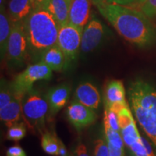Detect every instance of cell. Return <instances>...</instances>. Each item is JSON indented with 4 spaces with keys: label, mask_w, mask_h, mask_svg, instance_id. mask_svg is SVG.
I'll return each mask as SVG.
<instances>
[{
    "label": "cell",
    "mask_w": 156,
    "mask_h": 156,
    "mask_svg": "<svg viewBox=\"0 0 156 156\" xmlns=\"http://www.w3.org/2000/svg\"><path fill=\"white\" fill-rule=\"evenodd\" d=\"M52 69L43 62L28 66L22 73L18 74L11 83L13 93L25 96L33 89L34 84L41 80H50L52 77Z\"/></svg>",
    "instance_id": "obj_5"
},
{
    "label": "cell",
    "mask_w": 156,
    "mask_h": 156,
    "mask_svg": "<svg viewBox=\"0 0 156 156\" xmlns=\"http://www.w3.org/2000/svg\"><path fill=\"white\" fill-rule=\"evenodd\" d=\"M93 156H110L108 145L106 139L99 138L95 140Z\"/></svg>",
    "instance_id": "obj_23"
},
{
    "label": "cell",
    "mask_w": 156,
    "mask_h": 156,
    "mask_svg": "<svg viewBox=\"0 0 156 156\" xmlns=\"http://www.w3.org/2000/svg\"><path fill=\"white\" fill-rule=\"evenodd\" d=\"M26 135V128L24 123L17 122L9 126L7 132V138L12 141H19Z\"/></svg>",
    "instance_id": "obj_21"
},
{
    "label": "cell",
    "mask_w": 156,
    "mask_h": 156,
    "mask_svg": "<svg viewBox=\"0 0 156 156\" xmlns=\"http://www.w3.org/2000/svg\"><path fill=\"white\" fill-rule=\"evenodd\" d=\"M104 126H107L116 132H120V126L117 114L110 109L105 108Z\"/></svg>",
    "instance_id": "obj_22"
},
{
    "label": "cell",
    "mask_w": 156,
    "mask_h": 156,
    "mask_svg": "<svg viewBox=\"0 0 156 156\" xmlns=\"http://www.w3.org/2000/svg\"><path fill=\"white\" fill-rule=\"evenodd\" d=\"M62 142L50 132L44 133L41 137V147L45 153L51 155H59Z\"/></svg>",
    "instance_id": "obj_19"
},
{
    "label": "cell",
    "mask_w": 156,
    "mask_h": 156,
    "mask_svg": "<svg viewBox=\"0 0 156 156\" xmlns=\"http://www.w3.org/2000/svg\"><path fill=\"white\" fill-rule=\"evenodd\" d=\"M49 110L46 95H41L32 89L23 100V114L27 124L31 128L41 130L44 128L45 119Z\"/></svg>",
    "instance_id": "obj_4"
},
{
    "label": "cell",
    "mask_w": 156,
    "mask_h": 156,
    "mask_svg": "<svg viewBox=\"0 0 156 156\" xmlns=\"http://www.w3.org/2000/svg\"><path fill=\"white\" fill-rule=\"evenodd\" d=\"M71 95V87L67 84H62L48 90L46 95L49 112L55 115L66 106Z\"/></svg>",
    "instance_id": "obj_10"
},
{
    "label": "cell",
    "mask_w": 156,
    "mask_h": 156,
    "mask_svg": "<svg viewBox=\"0 0 156 156\" xmlns=\"http://www.w3.org/2000/svg\"><path fill=\"white\" fill-rule=\"evenodd\" d=\"M83 29L70 23L59 27L56 45L69 61L75 59L80 49Z\"/></svg>",
    "instance_id": "obj_7"
},
{
    "label": "cell",
    "mask_w": 156,
    "mask_h": 156,
    "mask_svg": "<svg viewBox=\"0 0 156 156\" xmlns=\"http://www.w3.org/2000/svg\"><path fill=\"white\" fill-rule=\"evenodd\" d=\"M67 116L70 124L77 131H80L93 124L97 118L94 109L89 108L77 101H73L68 106Z\"/></svg>",
    "instance_id": "obj_9"
},
{
    "label": "cell",
    "mask_w": 156,
    "mask_h": 156,
    "mask_svg": "<svg viewBox=\"0 0 156 156\" xmlns=\"http://www.w3.org/2000/svg\"><path fill=\"white\" fill-rule=\"evenodd\" d=\"M130 108L156 153V85L137 77L129 84Z\"/></svg>",
    "instance_id": "obj_2"
},
{
    "label": "cell",
    "mask_w": 156,
    "mask_h": 156,
    "mask_svg": "<svg viewBox=\"0 0 156 156\" xmlns=\"http://www.w3.org/2000/svg\"><path fill=\"white\" fill-rule=\"evenodd\" d=\"M91 0H70L69 23L84 28L90 20Z\"/></svg>",
    "instance_id": "obj_11"
},
{
    "label": "cell",
    "mask_w": 156,
    "mask_h": 156,
    "mask_svg": "<svg viewBox=\"0 0 156 156\" xmlns=\"http://www.w3.org/2000/svg\"><path fill=\"white\" fill-rule=\"evenodd\" d=\"M40 61L46 64L52 71L61 72L67 67L69 60L56 44L45 51L40 56Z\"/></svg>",
    "instance_id": "obj_16"
},
{
    "label": "cell",
    "mask_w": 156,
    "mask_h": 156,
    "mask_svg": "<svg viewBox=\"0 0 156 156\" xmlns=\"http://www.w3.org/2000/svg\"><path fill=\"white\" fill-rule=\"evenodd\" d=\"M126 93L123 83L118 80L108 82L105 90V108H110L115 104H125Z\"/></svg>",
    "instance_id": "obj_17"
},
{
    "label": "cell",
    "mask_w": 156,
    "mask_h": 156,
    "mask_svg": "<svg viewBox=\"0 0 156 156\" xmlns=\"http://www.w3.org/2000/svg\"><path fill=\"white\" fill-rule=\"evenodd\" d=\"M75 101L89 108L97 110L100 106V93L92 83H83L78 85L75 90Z\"/></svg>",
    "instance_id": "obj_12"
},
{
    "label": "cell",
    "mask_w": 156,
    "mask_h": 156,
    "mask_svg": "<svg viewBox=\"0 0 156 156\" xmlns=\"http://www.w3.org/2000/svg\"><path fill=\"white\" fill-rule=\"evenodd\" d=\"M14 93L12 89L11 84L8 83L5 80L2 79L1 89H0V109L7 106L12 100Z\"/></svg>",
    "instance_id": "obj_20"
},
{
    "label": "cell",
    "mask_w": 156,
    "mask_h": 156,
    "mask_svg": "<svg viewBox=\"0 0 156 156\" xmlns=\"http://www.w3.org/2000/svg\"><path fill=\"white\" fill-rule=\"evenodd\" d=\"M24 96L14 93V97L10 103L2 109H0L1 121L7 126L20 122L23 117V100Z\"/></svg>",
    "instance_id": "obj_13"
},
{
    "label": "cell",
    "mask_w": 156,
    "mask_h": 156,
    "mask_svg": "<svg viewBox=\"0 0 156 156\" xmlns=\"http://www.w3.org/2000/svg\"><path fill=\"white\" fill-rule=\"evenodd\" d=\"M28 51V38L23 22L12 23L7 52L9 62L14 66L21 65L25 61Z\"/></svg>",
    "instance_id": "obj_6"
},
{
    "label": "cell",
    "mask_w": 156,
    "mask_h": 156,
    "mask_svg": "<svg viewBox=\"0 0 156 156\" xmlns=\"http://www.w3.org/2000/svg\"><path fill=\"white\" fill-rule=\"evenodd\" d=\"M106 28L100 20L93 17L83 29L80 50L83 53L93 51L103 41Z\"/></svg>",
    "instance_id": "obj_8"
},
{
    "label": "cell",
    "mask_w": 156,
    "mask_h": 156,
    "mask_svg": "<svg viewBox=\"0 0 156 156\" xmlns=\"http://www.w3.org/2000/svg\"><path fill=\"white\" fill-rule=\"evenodd\" d=\"M76 156H90L86 146L82 142H79L75 150Z\"/></svg>",
    "instance_id": "obj_28"
},
{
    "label": "cell",
    "mask_w": 156,
    "mask_h": 156,
    "mask_svg": "<svg viewBox=\"0 0 156 156\" xmlns=\"http://www.w3.org/2000/svg\"><path fill=\"white\" fill-rule=\"evenodd\" d=\"M98 9L124 40L139 48L156 42V29L142 11L118 5H98Z\"/></svg>",
    "instance_id": "obj_1"
},
{
    "label": "cell",
    "mask_w": 156,
    "mask_h": 156,
    "mask_svg": "<svg viewBox=\"0 0 156 156\" xmlns=\"http://www.w3.org/2000/svg\"><path fill=\"white\" fill-rule=\"evenodd\" d=\"M70 0H45L42 7L55 19L59 26L69 23Z\"/></svg>",
    "instance_id": "obj_14"
},
{
    "label": "cell",
    "mask_w": 156,
    "mask_h": 156,
    "mask_svg": "<svg viewBox=\"0 0 156 156\" xmlns=\"http://www.w3.org/2000/svg\"><path fill=\"white\" fill-rule=\"evenodd\" d=\"M141 11L149 18L156 17V0H146L141 5Z\"/></svg>",
    "instance_id": "obj_24"
},
{
    "label": "cell",
    "mask_w": 156,
    "mask_h": 156,
    "mask_svg": "<svg viewBox=\"0 0 156 156\" xmlns=\"http://www.w3.org/2000/svg\"><path fill=\"white\" fill-rule=\"evenodd\" d=\"M33 3H34L35 9L41 8L42 7L43 4H44L45 0H32Z\"/></svg>",
    "instance_id": "obj_30"
},
{
    "label": "cell",
    "mask_w": 156,
    "mask_h": 156,
    "mask_svg": "<svg viewBox=\"0 0 156 156\" xmlns=\"http://www.w3.org/2000/svg\"><path fill=\"white\" fill-rule=\"evenodd\" d=\"M128 156H136V155L133 153V152L131 151V150L129 149V151H128Z\"/></svg>",
    "instance_id": "obj_31"
},
{
    "label": "cell",
    "mask_w": 156,
    "mask_h": 156,
    "mask_svg": "<svg viewBox=\"0 0 156 156\" xmlns=\"http://www.w3.org/2000/svg\"><path fill=\"white\" fill-rule=\"evenodd\" d=\"M95 6L98 5H118L130 6L136 3V0H92Z\"/></svg>",
    "instance_id": "obj_25"
},
{
    "label": "cell",
    "mask_w": 156,
    "mask_h": 156,
    "mask_svg": "<svg viewBox=\"0 0 156 156\" xmlns=\"http://www.w3.org/2000/svg\"><path fill=\"white\" fill-rule=\"evenodd\" d=\"M146 1V0H136V3L137 4H139V5H142V4H143L144 2H145Z\"/></svg>",
    "instance_id": "obj_32"
},
{
    "label": "cell",
    "mask_w": 156,
    "mask_h": 156,
    "mask_svg": "<svg viewBox=\"0 0 156 156\" xmlns=\"http://www.w3.org/2000/svg\"><path fill=\"white\" fill-rule=\"evenodd\" d=\"M0 7V55L2 61L7 56V45L12 30V21L6 10L5 5H2Z\"/></svg>",
    "instance_id": "obj_18"
},
{
    "label": "cell",
    "mask_w": 156,
    "mask_h": 156,
    "mask_svg": "<svg viewBox=\"0 0 156 156\" xmlns=\"http://www.w3.org/2000/svg\"><path fill=\"white\" fill-rule=\"evenodd\" d=\"M109 148V153L110 156H125L124 153V148L117 147L112 146L111 145H108Z\"/></svg>",
    "instance_id": "obj_27"
},
{
    "label": "cell",
    "mask_w": 156,
    "mask_h": 156,
    "mask_svg": "<svg viewBox=\"0 0 156 156\" xmlns=\"http://www.w3.org/2000/svg\"><path fill=\"white\" fill-rule=\"evenodd\" d=\"M30 53L39 58L46 50L56 44L59 25L43 8L35 9L23 21Z\"/></svg>",
    "instance_id": "obj_3"
},
{
    "label": "cell",
    "mask_w": 156,
    "mask_h": 156,
    "mask_svg": "<svg viewBox=\"0 0 156 156\" xmlns=\"http://www.w3.org/2000/svg\"><path fill=\"white\" fill-rule=\"evenodd\" d=\"M7 156H27L24 150L20 146L14 145L8 148L7 151Z\"/></svg>",
    "instance_id": "obj_26"
},
{
    "label": "cell",
    "mask_w": 156,
    "mask_h": 156,
    "mask_svg": "<svg viewBox=\"0 0 156 156\" xmlns=\"http://www.w3.org/2000/svg\"><path fill=\"white\" fill-rule=\"evenodd\" d=\"M35 9L32 0H9L7 11L12 23L23 22Z\"/></svg>",
    "instance_id": "obj_15"
},
{
    "label": "cell",
    "mask_w": 156,
    "mask_h": 156,
    "mask_svg": "<svg viewBox=\"0 0 156 156\" xmlns=\"http://www.w3.org/2000/svg\"><path fill=\"white\" fill-rule=\"evenodd\" d=\"M142 140H143L144 145H145L146 150H147V153H146V155H145L144 156H156V153L153 151V145H151V142L147 141L144 136H142Z\"/></svg>",
    "instance_id": "obj_29"
}]
</instances>
